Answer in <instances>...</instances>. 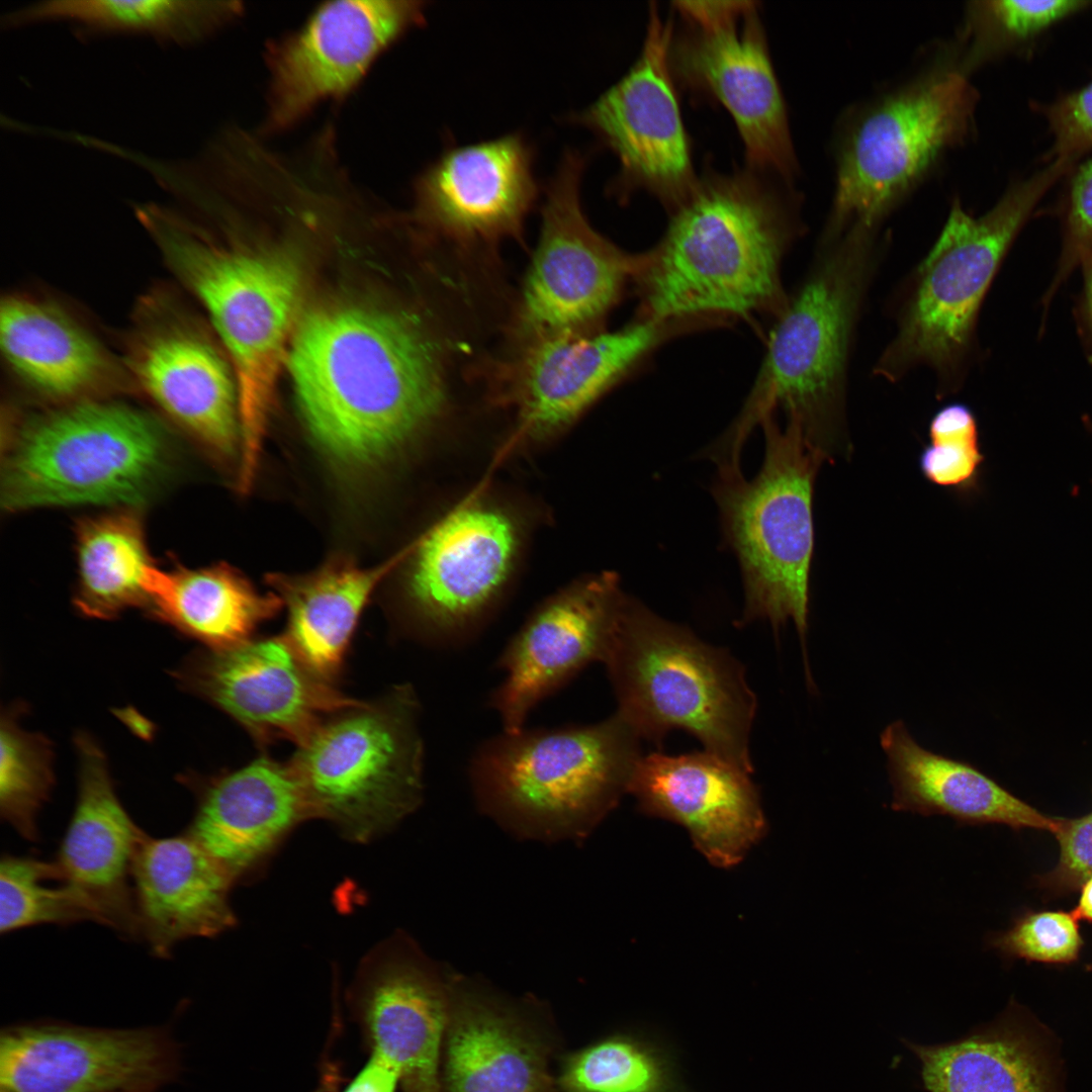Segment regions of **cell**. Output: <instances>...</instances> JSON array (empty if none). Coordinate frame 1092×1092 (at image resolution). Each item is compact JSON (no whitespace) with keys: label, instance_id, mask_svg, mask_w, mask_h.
Masks as SVG:
<instances>
[{"label":"cell","instance_id":"e575fe53","mask_svg":"<svg viewBox=\"0 0 1092 1092\" xmlns=\"http://www.w3.org/2000/svg\"><path fill=\"white\" fill-rule=\"evenodd\" d=\"M78 588L75 605L88 617L107 619L148 604L151 566L142 523L129 512L83 520L77 527Z\"/></svg>","mask_w":1092,"mask_h":1092},{"label":"cell","instance_id":"603a6c76","mask_svg":"<svg viewBox=\"0 0 1092 1092\" xmlns=\"http://www.w3.org/2000/svg\"><path fill=\"white\" fill-rule=\"evenodd\" d=\"M441 1092H561L551 1063L559 1040L534 1005L448 980Z\"/></svg>","mask_w":1092,"mask_h":1092},{"label":"cell","instance_id":"c3c4849f","mask_svg":"<svg viewBox=\"0 0 1092 1092\" xmlns=\"http://www.w3.org/2000/svg\"><path fill=\"white\" fill-rule=\"evenodd\" d=\"M1079 890L1080 896L1072 913L1078 920L1082 919L1092 923V877Z\"/></svg>","mask_w":1092,"mask_h":1092},{"label":"cell","instance_id":"ac0fdd59","mask_svg":"<svg viewBox=\"0 0 1092 1092\" xmlns=\"http://www.w3.org/2000/svg\"><path fill=\"white\" fill-rule=\"evenodd\" d=\"M673 76L693 92L723 105L736 125L746 168L792 185L798 161L786 102L755 5L716 30L689 26L673 35Z\"/></svg>","mask_w":1092,"mask_h":1092},{"label":"cell","instance_id":"5b68a950","mask_svg":"<svg viewBox=\"0 0 1092 1092\" xmlns=\"http://www.w3.org/2000/svg\"><path fill=\"white\" fill-rule=\"evenodd\" d=\"M138 215L170 267L207 309L234 363L241 431L238 486L248 492L299 302V269L281 254L216 246L157 204L142 206Z\"/></svg>","mask_w":1092,"mask_h":1092},{"label":"cell","instance_id":"7a4b0ae2","mask_svg":"<svg viewBox=\"0 0 1092 1092\" xmlns=\"http://www.w3.org/2000/svg\"><path fill=\"white\" fill-rule=\"evenodd\" d=\"M745 169L708 171L670 211L658 243L642 254L637 317L774 320L789 296L782 264L801 234L791 185Z\"/></svg>","mask_w":1092,"mask_h":1092},{"label":"cell","instance_id":"2e32d148","mask_svg":"<svg viewBox=\"0 0 1092 1092\" xmlns=\"http://www.w3.org/2000/svg\"><path fill=\"white\" fill-rule=\"evenodd\" d=\"M516 530L499 511L469 506L422 540L406 599L413 640L454 649L474 640L497 599L516 551Z\"/></svg>","mask_w":1092,"mask_h":1092},{"label":"cell","instance_id":"60d3db41","mask_svg":"<svg viewBox=\"0 0 1092 1092\" xmlns=\"http://www.w3.org/2000/svg\"><path fill=\"white\" fill-rule=\"evenodd\" d=\"M1078 921L1062 910L1026 912L1007 930L993 934L989 946L1007 958L1068 965L1078 960L1084 944Z\"/></svg>","mask_w":1092,"mask_h":1092},{"label":"cell","instance_id":"ffe728a7","mask_svg":"<svg viewBox=\"0 0 1092 1092\" xmlns=\"http://www.w3.org/2000/svg\"><path fill=\"white\" fill-rule=\"evenodd\" d=\"M365 1049L389 1064L402 1092H441L449 986L403 936L367 953L346 994Z\"/></svg>","mask_w":1092,"mask_h":1092},{"label":"cell","instance_id":"4dcf8cb0","mask_svg":"<svg viewBox=\"0 0 1092 1092\" xmlns=\"http://www.w3.org/2000/svg\"><path fill=\"white\" fill-rule=\"evenodd\" d=\"M392 565L363 568L335 560L307 574L266 576L287 609L283 634L325 679L333 682L342 670L359 618Z\"/></svg>","mask_w":1092,"mask_h":1092},{"label":"cell","instance_id":"f5cc1de1","mask_svg":"<svg viewBox=\"0 0 1092 1092\" xmlns=\"http://www.w3.org/2000/svg\"><path fill=\"white\" fill-rule=\"evenodd\" d=\"M1089 427H1090V428L1092 429V425H1091V424L1089 425Z\"/></svg>","mask_w":1092,"mask_h":1092},{"label":"cell","instance_id":"f546056e","mask_svg":"<svg viewBox=\"0 0 1092 1092\" xmlns=\"http://www.w3.org/2000/svg\"><path fill=\"white\" fill-rule=\"evenodd\" d=\"M880 744L893 789L891 809L942 815L961 826L1002 824L1055 834L1060 817L1045 815L973 764L921 746L902 720L889 724Z\"/></svg>","mask_w":1092,"mask_h":1092},{"label":"cell","instance_id":"d6986e66","mask_svg":"<svg viewBox=\"0 0 1092 1092\" xmlns=\"http://www.w3.org/2000/svg\"><path fill=\"white\" fill-rule=\"evenodd\" d=\"M181 673L187 688L264 745H298L325 719L360 702L312 670L284 634L203 651Z\"/></svg>","mask_w":1092,"mask_h":1092},{"label":"cell","instance_id":"f907efd6","mask_svg":"<svg viewBox=\"0 0 1092 1092\" xmlns=\"http://www.w3.org/2000/svg\"><path fill=\"white\" fill-rule=\"evenodd\" d=\"M1087 970L1092 972V963L1088 965Z\"/></svg>","mask_w":1092,"mask_h":1092},{"label":"cell","instance_id":"d4e9b609","mask_svg":"<svg viewBox=\"0 0 1092 1092\" xmlns=\"http://www.w3.org/2000/svg\"><path fill=\"white\" fill-rule=\"evenodd\" d=\"M76 744L78 798L57 862L66 881L93 908L99 923L126 936H140L128 881L147 834L119 802L101 748L85 734L77 736Z\"/></svg>","mask_w":1092,"mask_h":1092},{"label":"cell","instance_id":"681fc988","mask_svg":"<svg viewBox=\"0 0 1092 1092\" xmlns=\"http://www.w3.org/2000/svg\"><path fill=\"white\" fill-rule=\"evenodd\" d=\"M339 1083L331 1075H321V1080L313 1092H336L338 1091Z\"/></svg>","mask_w":1092,"mask_h":1092},{"label":"cell","instance_id":"ab89813d","mask_svg":"<svg viewBox=\"0 0 1092 1092\" xmlns=\"http://www.w3.org/2000/svg\"><path fill=\"white\" fill-rule=\"evenodd\" d=\"M929 444L919 456L922 475L931 483L969 492L977 487L984 456L975 415L963 403H950L931 419Z\"/></svg>","mask_w":1092,"mask_h":1092},{"label":"cell","instance_id":"7402d4cb","mask_svg":"<svg viewBox=\"0 0 1092 1092\" xmlns=\"http://www.w3.org/2000/svg\"><path fill=\"white\" fill-rule=\"evenodd\" d=\"M418 212L447 243L492 250L520 239L537 201L534 150L520 132L448 146L415 182Z\"/></svg>","mask_w":1092,"mask_h":1092},{"label":"cell","instance_id":"7c38bea8","mask_svg":"<svg viewBox=\"0 0 1092 1092\" xmlns=\"http://www.w3.org/2000/svg\"><path fill=\"white\" fill-rule=\"evenodd\" d=\"M584 165L580 153L566 151L545 187L539 242L513 322L520 346L603 331L639 272L642 254L618 248L585 216L580 202Z\"/></svg>","mask_w":1092,"mask_h":1092},{"label":"cell","instance_id":"3957f363","mask_svg":"<svg viewBox=\"0 0 1092 1092\" xmlns=\"http://www.w3.org/2000/svg\"><path fill=\"white\" fill-rule=\"evenodd\" d=\"M902 80L852 105L833 139L834 189L822 239L877 233L945 159L973 136L979 92L951 40Z\"/></svg>","mask_w":1092,"mask_h":1092},{"label":"cell","instance_id":"1f68e13d","mask_svg":"<svg viewBox=\"0 0 1092 1092\" xmlns=\"http://www.w3.org/2000/svg\"><path fill=\"white\" fill-rule=\"evenodd\" d=\"M154 614L209 649L232 647L253 638L259 626L276 616L281 599L260 594L226 564L166 571L152 565L147 581Z\"/></svg>","mask_w":1092,"mask_h":1092},{"label":"cell","instance_id":"484cf974","mask_svg":"<svg viewBox=\"0 0 1092 1092\" xmlns=\"http://www.w3.org/2000/svg\"><path fill=\"white\" fill-rule=\"evenodd\" d=\"M309 817L290 761L261 755L204 783L186 832L235 883L263 866Z\"/></svg>","mask_w":1092,"mask_h":1092},{"label":"cell","instance_id":"f1b7e54d","mask_svg":"<svg viewBox=\"0 0 1092 1092\" xmlns=\"http://www.w3.org/2000/svg\"><path fill=\"white\" fill-rule=\"evenodd\" d=\"M907 1045L919 1059L928 1092H1065L1057 1038L1015 1003L959 1040Z\"/></svg>","mask_w":1092,"mask_h":1092},{"label":"cell","instance_id":"816d5d0a","mask_svg":"<svg viewBox=\"0 0 1092 1092\" xmlns=\"http://www.w3.org/2000/svg\"><path fill=\"white\" fill-rule=\"evenodd\" d=\"M1087 356H1088V358H1089L1090 362L1092 363V353H1091V354H1089V355H1087Z\"/></svg>","mask_w":1092,"mask_h":1092},{"label":"cell","instance_id":"6da1fadb","mask_svg":"<svg viewBox=\"0 0 1092 1092\" xmlns=\"http://www.w3.org/2000/svg\"><path fill=\"white\" fill-rule=\"evenodd\" d=\"M443 340L405 311L349 305L304 315L288 367L308 432L333 463L374 467L440 416L452 364Z\"/></svg>","mask_w":1092,"mask_h":1092},{"label":"cell","instance_id":"f35d334b","mask_svg":"<svg viewBox=\"0 0 1092 1092\" xmlns=\"http://www.w3.org/2000/svg\"><path fill=\"white\" fill-rule=\"evenodd\" d=\"M0 739L1 816L24 839L37 841L36 817L54 784L51 744L21 730L8 714L1 720Z\"/></svg>","mask_w":1092,"mask_h":1092},{"label":"cell","instance_id":"d590c367","mask_svg":"<svg viewBox=\"0 0 1092 1092\" xmlns=\"http://www.w3.org/2000/svg\"><path fill=\"white\" fill-rule=\"evenodd\" d=\"M1092 9L1083 0H977L967 3L951 39L971 76L983 66L1025 51L1056 25Z\"/></svg>","mask_w":1092,"mask_h":1092},{"label":"cell","instance_id":"d6a6232c","mask_svg":"<svg viewBox=\"0 0 1092 1092\" xmlns=\"http://www.w3.org/2000/svg\"><path fill=\"white\" fill-rule=\"evenodd\" d=\"M0 343L12 369L40 393L67 398L85 393L109 370L103 349L60 309L10 296L1 303Z\"/></svg>","mask_w":1092,"mask_h":1092},{"label":"cell","instance_id":"7dc6e473","mask_svg":"<svg viewBox=\"0 0 1092 1092\" xmlns=\"http://www.w3.org/2000/svg\"><path fill=\"white\" fill-rule=\"evenodd\" d=\"M1081 266L1083 285L1075 305L1074 316L1078 334L1089 355L1092 353V254Z\"/></svg>","mask_w":1092,"mask_h":1092},{"label":"cell","instance_id":"4fadbf2b","mask_svg":"<svg viewBox=\"0 0 1092 1092\" xmlns=\"http://www.w3.org/2000/svg\"><path fill=\"white\" fill-rule=\"evenodd\" d=\"M673 24L649 9L645 38L629 71L568 120L592 131L617 158L609 191L625 201L636 191L653 195L670 212L695 187L697 176L670 64Z\"/></svg>","mask_w":1092,"mask_h":1092},{"label":"cell","instance_id":"7bdbcfd3","mask_svg":"<svg viewBox=\"0 0 1092 1092\" xmlns=\"http://www.w3.org/2000/svg\"><path fill=\"white\" fill-rule=\"evenodd\" d=\"M1052 136L1048 161L1075 166L1092 151V80L1048 103H1034Z\"/></svg>","mask_w":1092,"mask_h":1092},{"label":"cell","instance_id":"b9f144b4","mask_svg":"<svg viewBox=\"0 0 1092 1092\" xmlns=\"http://www.w3.org/2000/svg\"><path fill=\"white\" fill-rule=\"evenodd\" d=\"M1059 213L1062 247L1055 277L1042 298L1045 309L1057 290L1092 254V156L1073 172Z\"/></svg>","mask_w":1092,"mask_h":1092},{"label":"cell","instance_id":"ba28073f","mask_svg":"<svg viewBox=\"0 0 1092 1092\" xmlns=\"http://www.w3.org/2000/svg\"><path fill=\"white\" fill-rule=\"evenodd\" d=\"M762 466L752 479L740 468L720 469L713 486L723 535L741 570V623L765 620L777 636L793 621L802 644L806 678L813 680L806 651L810 567L814 546L813 485L826 456L792 423L776 415L760 423Z\"/></svg>","mask_w":1092,"mask_h":1092},{"label":"cell","instance_id":"74e56055","mask_svg":"<svg viewBox=\"0 0 1092 1092\" xmlns=\"http://www.w3.org/2000/svg\"><path fill=\"white\" fill-rule=\"evenodd\" d=\"M99 923L56 861L6 854L0 863V931L38 924Z\"/></svg>","mask_w":1092,"mask_h":1092},{"label":"cell","instance_id":"8fae6325","mask_svg":"<svg viewBox=\"0 0 1092 1092\" xmlns=\"http://www.w3.org/2000/svg\"><path fill=\"white\" fill-rule=\"evenodd\" d=\"M167 442L145 414L122 404L81 402L28 425L8 454L2 502L8 510L133 504L162 477Z\"/></svg>","mask_w":1092,"mask_h":1092},{"label":"cell","instance_id":"83f0119b","mask_svg":"<svg viewBox=\"0 0 1092 1092\" xmlns=\"http://www.w3.org/2000/svg\"><path fill=\"white\" fill-rule=\"evenodd\" d=\"M131 880L140 936L160 957L180 941L217 935L236 923L230 903L234 881L187 832L146 835Z\"/></svg>","mask_w":1092,"mask_h":1092},{"label":"cell","instance_id":"836d02e7","mask_svg":"<svg viewBox=\"0 0 1092 1092\" xmlns=\"http://www.w3.org/2000/svg\"><path fill=\"white\" fill-rule=\"evenodd\" d=\"M240 11V4L234 1L54 0L11 11L2 24L18 28L62 21L71 24L82 37L135 34L190 46L224 27Z\"/></svg>","mask_w":1092,"mask_h":1092},{"label":"cell","instance_id":"9a60e30c","mask_svg":"<svg viewBox=\"0 0 1092 1092\" xmlns=\"http://www.w3.org/2000/svg\"><path fill=\"white\" fill-rule=\"evenodd\" d=\"M179 1070L161 1027L31 1022L0 1033V1092H156Z\"/></svg>","mask_w":1092,"mask_h":1092},{"label":"cell","instance_id":"30bf717a","mask_svg":"<svg viewBox=\"0 0 1092 1092\" xmlns=\"http://www.w3.org/2000/svg\"><path fill=\"white\" fill-rule=\"evenodd\" d=\"M420 712L402 684L325 719L289 760L310 816L365 843L413 812L424 788Z\"/></svg>","mask_w":1092,"mask_h":1092},{"label":"cell","instance_id":"4316f807","mask_svg":"<svg viewBox=\"0 0 1092 1092\" xmlns=\"http://www.w3.org/2000/svg\"><path fill=\"white\" fill-rule=\"evenodd\" d=\"M129 367L152 399L213 455L241 450L238 392L225 363L198 335L167 325L143 333Z\"/></svg>","mask_w":1092,"mask_h":1092},{"label":"cell","instance_id":"277c9868","mask_svg":"<svg viewBox=\"0 0 1092 1092\" xmlns=\"http://www.w3.org/2000/svg\"><path fill=\"white\" fill-rule=\"evenodd\" d=\"M875 233L823 240L814 266L775 318L760 369L736 420L719 440L740 453L749 433L782 410L787 423L829 458L842 423L853 328L874 267Z\"/></svg>","mask_w":1092,"mask_h":1092},{"label":"cell","instance_id":"bcb514c9","mask_svg":"<svg viewBox=\"0 0 1092 1092\" xmlns=\"http://www.w3.org/2000/svg\"><path fill=\"white\" fill-rule=\"evenodd\" d=\"M398 1086L399 1077L394 1069L378 1056L369 1055L342 1092H396Z\"/></svg>","mask_w":1092,"mask_h":1092},{"label":"cell","instance_id":"e0dca14e","mask_svg":"<svg viewBox=\"0 0 1092 1092\" xmlns=\"http://www.w3.org/2000/svg\"><path fill=\"white\" fill-rule=\"evenodd\" d=\"M425 2H327L270 50L269 128L290 126L327 99L350 92L373 62L425 16Z\"/></svg>","mask_w":1092,"mask_h":1092},{"label":"cell","instance_id":"44dd1931","mask_svg":"<svg viewBox=\"0 0 1092 1092\" xmlns=\"http://www.w3.org/2000/svg\"><path fill=\"white\" fill-rule=\"evenodd\" d=\"M627 596L616 576L576 583L540 606L509 640L496 666L505 676L489 696L503 730L525 727L531 711L593 662H605Z\"/></svg>","mask_w":1092,"mask_h":1092},{"label":"cell","instance_id":"ee69618b","mask_svg":"<svg viewBox=\"0 0 1092 1092\" xmlns=\"http://www.w3.org/2000/svg\"><path fill=\"white\" fill-rule=\"evenodd\" d=\"M1054 835L1059 843V859L1042 877L1041 884L1059 894L1079 890L1092 877V811L1076 818L1060 817Z\"/></svg>","mask_w":1092,"mask_h":1092},{"label":"cell","instance_id":"8d00e7d4","mask_svg":"<svg viewBox=\"0 0 1092 1092\" xmlns=\"http://www.w3.org/2000/svg\"><path fill=\"white\" fill-rule=\"evenodd\" d=\"M557 1082L561 1092H685L662 1051L626 1034L567 1056Z\"/></svg>","mask_w":1092,"mask_h":1092},{"label":"cell","instance_id":"8992f818","mask_svg":"<svg viewBox=\"0 0 1092 1092\" xmlns=\"http://www.w3.org/2000/svg\"><path fill=\"white\" fill-rule=\"evenodd\" d=\"M1073 167L1057 161L1013 181L980 216L952 201L937 240L918 266L896 336L875 372L898 380L917 366L957 388L974 348L980 308L1013 242L1049 190Z\"/></svg>","mask_w":1092,"mask_h":1092},{"label":"cell","instance_id":"52a82bcc","mask_svg":"<svg viewBox=\"0 0 1092 1092\" xmlns=\"http://www.w3.org/2000/svg\"><path fill=\"white\" fill-rule=\"evenodd\" d=\"M620 714L642 739L661 744L681 729L706 751L751 774L755 696L726 649L627 597L604 662Z\"/></svg>","mask_w":1092,"mask_h":1092},{"label":"cell","instance_id":"f6af8a7d","mask_svg":"<svg viewBox=\"0 0 1092 1092\" xmlns=\"http://www.w3.org/2000/svg\"><path fill=\"white\" fill-rule=\"evenodd\" d=\"M674 9L689 26L716 30L739 21L755 3L751 1H676Z\"/></svg>","mask_w":1092,"mask_h":1092},{"label":"cell","instance_id":"cb8c5ba5","mask_svg":"<svg viewBox=\"0 0 1092 1092\" xmlns=\"http://www.w3.org/2000/svg\"><path fill=\"white\" fill-rule=\"evenodd\" d=\"M749 772L709 751L638 761L628 792L646 813L685 826L715 866L729 868L759 840L765 821Z\"/></svg>","mask_w":1092,"mask_h":1092},{"label":"cell","instance_id":"5bb4252c","mask_svg":"<svg viewBox=\"0 0 1092 1092\" xmlns=\"http://www.w3.org/2000/svg\"><path fill=\"white\" fill-rule=\"evenodd\" d=\"M716 328L708 318L635 317L614 332L564 335L520 346L498 367L522 429L554 434L637 370L662 345L690 332Z\"/></svg>","mask_w":1092,"mask_h":1092},{"label":"cell","instance_id":"9c48e42d","mask_svg":"<svg viewBox=\"0 0 1092 1092\" xmlns=\"http://www.w3.org/2000/svg\"><path fill=\"white\" fill-rule=\"evenodd\" d=\"M641 740L617 712L590 725L503 730L476 747L468 777L492 816L533 832H577L628 792Z\"/></svg>","mask_w":1092,"mask_h":1092}]
</instances>
